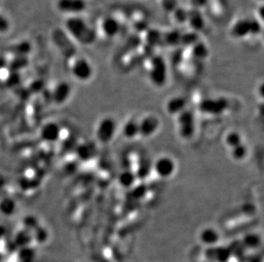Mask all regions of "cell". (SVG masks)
<instances>
[{"label":"cell","mask_w":264,"mask_h":262,"mask_svg":"<svg viewBox=\"0 0 264 262\" xmlns=\"http://www.w3.org/2000/svg\"><path fill=\"white\" fill-rule=\"evenodd\" d=\"M65 28L68 33L84 46L92 45L97 38V33L93 28L87 24L83 18L78 15H72L65 20Z\"/></svg>","instance_id":"1"},{"label":"cell","mask_w":264,"mask_h":262,"mask_svg":"<svg viewBox=\"0 0 264 262\" xmlns=\"http://www.w3.org/2000/svg\"><path fill=\"white\" fill-rule=\"evenodd\" d=\"M149 78L153 85L162 88L165 85L168 79V68L165 60L162 56H153L150 60Z\"/></svg>","instance_id":"2"},{"label":"cell","mask_w":264,"mask_h":262,"mask_svg":"<svg viewBox=\"0 0 264 262\" xmlns=\"http://www.w3.org/2000/svg\"><path fill=\"white\" fill-rule=\"evenodd\" d=\"M229 102L225 97L204 98L198 104V110L210 116H220L229 109Z\"/></svg>","instance_id":"3"},{"label":"cell","mask_w":264,"mask_h":262,"mask_svg":"<svg viewBox=\"0 0 264 262\" xmlns=\"http://www.w3.org/2000/svg\"><path fill=\"white\" fill-rule=\"evenodd\" d=\"M117 131V123L116 119L112 117H104L97 124L95 132L97 141L103 145L109 144L115 138Z\"/></svg>","instance_id":"4"},{"label":"cell","mask_w":264,"mask_h":262,"mask_svg":"<svg viewBox=\"0 0 264 262\" xmlns=\"http://www.w3.org/2000/svg\"><path fill=\"white\" fill-rule=\"evenodd\" d=\"M262 30V25L258 20L241 19L234 23L231 33L235 38H244L247 36L259 34Z\"/></svg>","instance_id":"5"},{"label":"cell","mask_w":264,"mask_h":262,"mask_svg":"<svg viewBox=\"0 0 264 262\" xmlns=\"http://www.w3.org/2000/svg\"><path fill=\"white\" fill-rule=\"evenodd\" d=\"M178 132L181 138L190 140L196 132V119L194 113L186 108L177 116Z\"/></svg>","instance_id":"6"},{"label":"cell","mask_w":264,"mask_h":262,"mask_svg":"<svg viewBox=\"0 0 264 262\" xmlns=\"http://www.w3.org/2000/svg\"><path fill=\"white\" fill-rule=\"evenodd\" d=\"M176 163L173 158L161 156L153 163V171L161 179H168L176 173Z\"/></svg>","instance_id":"7"},{"label":"cell","mask_w":264,"mask_h":262,"mask_svg":"<svg viewBox=\"0 0 264 262\" xmlns=\"http://www.w3.org/2000/svg\"><path fill=\"white\" fill-rule=\"evenodd\" d=\"M71 73L77 80L87 82L93 75V68L87 59L82 57L77 59L72 64Z\"/></svg>","instance_id":"8"},{"label":"cell","mask_w":264,"mask_h":262,"mask_svg":"<svg viewBox=\"0 0 264 262\" xmlns=\"http://www.w3.org/2000/svg\"><path fill=\"white\" fill-rule=\"evenodd\" d=\"M63 129L56 122L49 121L43 124L40 130V136L46 143H56L61 139Z\"/></svg>","instance_id":"9"},{"label":"cell","mask_w":264,"mask_h":262,"mask_svg":"<svg viewBox=\"0 0 264 262\" xmlns=\"http://www.w3.org/2000/svg\"><path fill=\"white\" fill-rule=\"evenodd\" d=\"M138 122L140 136H142L143 138H150L154 136L160 127V120L153 114L146 115Z\"/></svg>","instance_id":"10"},{"label":"cell","mask_w":264,"mask_h":262,"mask_svg":"<svg viewBox=\"0 0 264 262\" xmlns=\"http://www.w3.org/2000/svg\"><path fill=\"white\" fill-rule=\"evenodd\" d=\"M56 9L60 12L68 15H78L87 9L86 0H58Z\"/></svg>","instance_id":"11"},{"label":"cell","mask_w":264,"mask_h":262,"mask_svg":"<svg viewBox=\"0 0 264 262\" xmlns=\"http://www.w3.org/2000/svg\"><path fill=\"white\" fill-rule=\"evenodd\" d=\"M198 241L205 248L215 247L221 241V233L212 227H206L198 233Z\"/></svg>","instance_id":"12"},{"label":"cell","mask_w":264,"mask_h":262,"mask_svg":"<svg viewBox=\"0 0 264 262\" xmlns=\"http://www.w3.org/2000/svg\"><path fill=\"white\" fill-rule=\"evenodd\" d=\"M71 94L72 87L70 83L66 81H60L52 90L51 99L56 105H63L66 103L69 97L71 96Z\"/></svg>","instance_id":"13"},{"label":"cell","mask_w":264,"mask_h":262,"mask_svg":"<svg viewBox=\"0 0 264 262\" xmlns=\"http://www.w3.org/2000/svg\"><path fill=\"white\" fill-rule=\"evenodd\" d=\"M76 155L80 161L89 162L96 157L98 148L96 145L91 141H84L82 143L77 144L74 149Z\"/></svg>","instance_id":"14"},{"label":"cell","mask_w":264,"mask_h":262,"mask_svg":"<svg viewBox=\"0 0 264 262\" xmlns=\"http://www.w3.org/2000/svg\"><path fill=\"white\" fill-rule=\"evenodd\" d=\"M239 245L244 251H256L262 245V237L258 233L250 232L244 235V237L239 241Z\"/></svg>","instance_id":"15"},{"label":"cell","mask_w":264,"mask_h":262,"mask_svg":"<svg viewBox=\"0 0 264 262\" xmlns=\"http://www.w3.org/2000/svg\"><path fill=\"white\" fill-rule=\"evenodd\" d=\"M187 106V101L182 96H174L168 100L165 108L167 114L171 116H178L183 111H185Z\"/></svg>","instance_id":"16"},{"label":"cell","mask_w":264,"mask_h":262,"mask_svg":"<svg viewBox=\"0 0 264 262\" xmlns=\"http://www.w3.org/2000/svg\"><path fill=\"white\" fill-rule=\"evenodd\" d=\"M187 23L190 26L192 31L195 33L203 31L205 27V20L202 13L200 12V10L195 8L188 10Z\"/></svg>","instance_id":"17"},{"label":"cell","mask_w":264,"mask_h":262,"mask_svg":"<svg viewBox=\"0 0 264 262\" xmlns=\"http://www.w3.org/2000/svg\"><path fill=\"white\" fill-rule=\"evenodd\" d=\"M137 181V176L135 174V170L131 169H123L117 177L118 184L124 189H132L133 187L136 186Z\"/></svg>","instance_id":"18"},{"label":"cell","mask_w":264,"mask_h":262,"mask_svg":"<svg viewBox=\"0 0 264 262\" xmlns=\"http://www.w3.org/2000/svg\"><path fill=\"white\" fill-rule=\"evenodd\" d=\"M102 32L107 38H115L120 33L121 25L119 21L113 16H106L102 20Z\"/></svg>","instance_id":"19"},{"label":"cell","mask_w":264,"mask_h":262,"mask_svg":"<svg viewBox=\"0 0 264 262\" xmlns=\"http://www.w3.org/2000/svg\"><path fill=\"white\" fill-rule=\"evenodd\" d=\"M17 210V203L10 196H5L0 199V214L3 216L10 217Z\"/></svg>","instance_id":"20"},{"label":"cell","mask_w":264,"mask_h":262,"mask_svg":"<svg viewBox=\"0 0 264 262\" xmlns=\"http://www.w3.org/2000/svg\"><path fill=\"white\" fill-rule=\"evenodd\" d=\"M122 133L127 140H134L140 136L139 122L135 119H129L125 122L122 128Z\"/></svg>","instance_id":"21"},{"label":"cell","mask_w":264,"mask_h":262,"mask_svg":"<svg viewBox=\"0 0 264 262\" xmlns=\"http://www.w3.org/2000/svg\"><path fill=\"white\" fill-rule=\"evenodd\" d=\"M180 38H181V33L178 30L168 31L167 33L163 34V42L167 46L175 47V46L180 45Z\"/></svg>","instance_id":"22"},{"label":"cell","mask_w":264,"mask_h":262,"mask_svg":"<svg viewBox=\"0 0 264 262\" xmlns=\"http://www.w3.org/2000/svg\"><path fill=\"white\" fill-rule=\"evenodd\" d=\"M224 142L226 144V146L230 149L244 143L242 135L238 131H230L227 134L225 139H224Z\"/></svg>","instance_id":"23"},{"label":"cell","mask_w":264,"mask_h":262,"mask_svg":"<svg viewBox=\"0 0 264 262\" xmlns=\"http://www.w3.org/2000/svg\"><path fill=\"white\" fill-rule=\"evenodd\" d=\"M230 155L232 159L235 161H243L247 159L249 154V149L247 147V145L244 143L240 144L239 146H235L234 148L230 149Z\"/></svg>","instance_id":"24"},{"label":"cell","mask_w":264,"mask_h":262,"mask_svg":"<svg viewBox=\"0 0 264 262\" xmlns=\"http://www.w3.org/2000/svg\"><path fill=\"white\" fill-rule=\"evenodd\" d=\"M146 42L150 46H159L163 42V33L158 29H149L146 34Z\"/></svg>","instance_id":"25"},{"label":"cell","mask_w":264,"mask_h":262,"mask_svg":"<svg viewBox=\"0 0 264 262\" xmlns=\"http://www.w3.org/2000/svg\"><path fill=\"white\" fill-rule=\"evenodd\" d=\"M192 55L194 58L203 60L208 56V48L204 43L198 41L194 46H192Z\"/></svg>","instance_id":"26"},{"label":"cell","mask_w":264,"mask_h":262,"mask_svg":"<svg viewBox=\"0 0 264 262\" xmlns=\"http://www.w3.org/2000/svg\"><path fill=\"white\" fill-rule=\"evenodd\" d=\"M33 240L32 237V233L28 230L23 229L20 230L19 232L16 233L15 237V241L18 245H20L21 248L26 247L28 246L30 241Z\"/></svg>","instance_id":"27"},{"label":"cell","mask_w":264,"mask_h":262,"mask_svg":"<svg viewBox=\"0 0 264 262\" xmlns=\"http://www.w3.org/2000/svg\"><path fill=\"white\" fill-rule=\"evenodd\" d=\"M135 174L137 176L138 180L145 179L153 171V163H149L148 160L145 162H141V164L138 166L137 170H135Z\"/></svg>","instance_id":"28"},{"label":"cell","mask_w":264,"mask_h":262,"mask_svg":"<svg viewBox=\"0 0 264 262\" xmlns=\"http://www.w3.org/2000/svg\"><path fill=\"white\" fill-rule=\"evenodd\" d=\"M199 40H198V33L191 31L189 33H181L180 45H182V46L192 47Z\"/></svg>","instance_id":"29"},{"label":"cell","mask_w":264,"mask_h":262,"mask_svg":"<svg viewBox=\"0 0 264 262\" xmlns=\"http://www.w3.org/2000/svg\"><path fill=\"white\" fill-rule=\"evenodd\" d=\"M38 219L34 215H27L23 219V229L33 232V230L40 226Z\"/></svg>","instance_id":"30"},{"label":"cell","mask_w":264,"mask_h":262,"mask_svg":"<svg viewBox=\"0 0 264 262\" xmlns=\"http://www.w3.org/2000/svg\"><path fill=\"white\" fill-rule=\"evenodd\" d=\"M31 233H32L33 240H36L38 243L46 242V240L48 237V232L46 229V227H41V225L33 230Z\"/></svg>","instance_id":"31"},{"label":"cell","mask_w":264,"mask_h":262,"mask_svg":"<svg viewBox=\"0 0 264 262\" xmlns=\"http://www.w3.org/2000/svg\"><path fill=\"white\" fill-rule=\"evenodd\" d=\"M172 14H173L174 19L176 20V23H180V24L187 23L188 10H185V8L178 6Z\"/></svg>","instance_id":"32"},{"label":"cell","mask_w":264,"mask_h":262,"mask_svg":"<svg viewBox=\"0 0 264 262\" xmlns=\"http://www.w3.org/2000/svg\"><path fill=\"white\" fill-rule=\"evenodd\" d=\"M13 50L15 51V53L18 55V56H26L27 54L29 53L31 51V45L28 42L23 41L15 45L13 47Z\"/></svg>","instance_id":"33"},{"label":"cell","mask_w":264,"mask_h":262,"mask_svg":"<svg viewBox=\"0 0 264 262\" xmlns=\"http://www.w3.org/2000/svg\"><path fill=\"white\" fill-rule=\"evenodd\" d=\"M178 6L177 0H162V8L166 12L172 14Z\"/></svg>","instance_id":"34"},{"label":"cell","mask_w":264,"mask_h":262,"mask_svg":"<svg viewBox=\"0 0 264 262\" xmlns=\"http://www.w3.org/2000/svg\"><path fill=\"white\" fill-rule=\"evenodd\" d=\"M10 23L5 15L0 13V33H7L10 30Z\"/></svg>","instance_id":"35"},{"label":"cell","mask_w":264,"mask_h":262,"mask_svg":"<svg viewBox=\"0 0 264 262\" xmlns=\"http://www.w3.org/2000/svg\"><path fill=\"white\" fill-rule=\"evenodd\" d=\"M190 1L193 7L198 9V10L204 7L209 2V0H190Z\"/></svg>","instance_id":"36"},{"label":"cell","mask_w":264,"mask_h":262,"mask_svg":"<svg viewBox=\"0 0 264 262\" xmlns=\"http://www.w3.org/2000/svg\"><path fill=\"white\" fill-rule=\"evenodd\" d=\"M5 233V227L2 225H0V239L4 237V235Z\"/></svg>","instance_id":"37"},{"label":"cell","mask_w":264,"mask_h":262,"mask_svg":"<svg viewBox=\"0 0 264 262\" xmlns=\"http://www.w3.org/2000/svg\"><path fill=\"white\" fill-rule=\"evenodd\" d=\"M260 12V18H261V20L262 21H263V17H264V7L263 6H261L259 9Z\"/></svg>","instance_id":"38"},{"label":"cell","mask_w":264,"mask_h":262,"mask_svg":"<svg viewBox=\"0 0 264 262\" xmlns=\"http://www.w3.org/2000/svg\"><path fill=\"white\" fill-rule=\"evenodd\" d=\"M260 1H262V0H260Z\"/></svg>","instance_id":"39"}]
</instances>
